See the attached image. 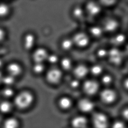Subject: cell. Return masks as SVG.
<instances>
[{"instance_id":"1","label":"cell","mask_w":128,"mask_h":128,"mask_svg":"<svg viewBox=\"0 0 128 128\" xmlns=\"http://www.w3.org/2000/svg\"><path fill=\"white\" fill-rule=\"evenodd\" d=\"M13 104L20 110H25L31 106L35 100L34 95L28 90H23L16 94Z\"/></svg>"},{"instance_id":"2","label":"cell","mask_w":128,"mask_h":128,"mask_svg":"<svg viewBox=\"0 0 128 128\" xmlns=\"http://www.w3.org/2000/svg\"><path fill=\"white\" fill-rule=\"evenodd\" d=\"M92 121L94 128H108L109 122L107 116L102 112L95 113L92 116Z\"/></svg>"},{"instance_id":"3","label":"cell","mask_w":128,"mask_h":128,"mask_svg":"<svg viewBox=\"0 0 128 128\" xmlns=\"http://www.w3.org/2000/svg\"><path fill=\"white\" fill-rule=\"evenodd\" d=\"M7 74L17 78L22 73L23 68L21 64L16 62L9 63L6 68Z\"/></svg>"},{"instance_id":"4","label":"cell","mask_w":128,"mask_h":128,"mask_svg":"<svg viewBox=\"0 0 128 128\" xmlns=\"http://www.w3.org/2000/svg\"><path fill=\"white\" fill-rule=\"evenodd\" d=\"M100 100L106 104H111L115 102L117 94L115 91L111 89H106L102 90L100 95Z\"/></svg>"},{"instance_id":"5","label":"cell","mask_w":128,"mask_h":128,"mask_svg":"<svg viewBox=\"0 0 128 128\" xmlns=\"http://www.w3.org/2000/svg\"><path fill=\"white\" fill-rule=\"evenodd\" d=\"M62 77V73L60 70L53 68L47 73L46 79L47 82L52 84H56L60 81Z\"/></svg>"},{"instance_id":"6","label":"cell","mask_w":128,"mask_h":128,"mask_svg":"<svg viewBox=\"0 0 128 128\" xmlns=\"http://www.w3.org/2000/svg\"><path fill=\"white\" fill-rule=\"evenodd\" d=\"M108 56L112 64L114 65H118L121 63L123 60V55L120 50L117 48H113L108 52Z\"/></svg>"},{"instance_id":"7","label":"cell","mask_w":128,"mask_h":128,"mask_svg":"<svg viewBox=\"0 0 128 128\" xmlns=\"http://www.w3.org/2000/svg\"><path fill=\"white\" fill-rule=\"evenodd\" d=\"M98 84L94 80H88L84 84V90L88 95L95 94L98 91Z\"/></svg>"},{"instance_id":"8","label":"cell","mask_w":128,"mask_h":128,"mask_svg":"<svg viewBox=\"0 0 128 128\" xmlns=\"http://www.w3.org/2000/svg\"><path fill=\"white\" fill-rule=\"evenodd\" d=\"M46 50L43 48H38L34 51L32 58L35 62L43 63L48 56Z\"/></svg>"},{"instance_id":"9","label":"cell","mask_w":128,"mask_h":128,"mask_svg":"<svg viewBox=\"0 0 128 128\" xmlns=\"http://www.w3.org/2000/svg\"><path fill=\"white\" fill-rule=\"evenodd\" d=\"M78 108L82 112L89 113L93 110L94 108V102L90 99L83 98L78 102Z\"/></svg>"},{"instance_id":"10","label":"cell","mask_w":128,"mask_h":128,"mask_svg":"<svg viewBox=\"0 0 128 128\" xmlns=\"http://www.w3.org/2000/svg\"><path fill=\"white\" fill-rule=\"evenodd\" d=\"M74 43L80 47H84L88 45L89 38L85 33L80 32L75 35L73 39Z\"/></svg>"},{"instance_id":"11","label":"cell","mask_w":128,"mask_h":128,"mask_svg":"<svg viewBox=\"0 0 128 128\" xmlns=\"http://www.w3.org/2000/svg\"><path fill=\"white\" fill-rule=\"evenodd\" d=\"M23 47L24 50L30 51L33 48L36 43V37L32 33H27L23 38Z\"/></svg>"},{"instance_id":"12","label":"cell","mask_w":128,"mask_h":128,"mask_svg":"<svg viewBox=\"0 0 128 128\" xmlns=\"http://www.w3.org/2000/svg\"><path fill=\"white\" fill-rule=\"evenodd\" d=\"M88 121L84 116H78L74 117L71 121V125L73 128H86Z\"/></svg>"},{"instance_id":"13","label":"cell","mask_w":128,"mask_h":128,"mask_svg":"<svg viewBox=\"0 0 128 128\" xmlns=\"http://www.w3.org/2000/svg\"><path fill=\"white\" fill-rule=\"evenodd\" d=\"M20 122L19 120L14 116H10L4 120L2 128H19Z\"/></svg>"},{"instance_id":"14","label":"cell","mask_w":128,"mask_h":128,"mask_svg":"<svg viewBox=\"0 0 128 128\" xmlns=\"http://www.w3.org/2000/svg\"><path fill=\"white\" fill-rule=\"evenodd\" d=\"M14 107L12 102L4 99L0 102V112L3 114H9L12 112Z\"/></svg>"},{"instance_id":"15","label":"cell","mask_w":128,"mask_h":128,"mask_svg":"<svg viewBox=\"0 0 128 128\" xmlns=\"http://www.w3.org/2000/svg\"><path fill=\"white\" fill-rule=\"evenodd\" d=\"M118 26V22L113 19H108L104 21L103 29L107 32H113L116 31Z\"/></svg>"},{"instance_id":"16","label":"cell","mask_w":128,"mask_h":128,"mask_svg":"<svg viewBox=\"0 0 128 128\" xmlns=\"http://www.w3.org/2000/svg\"><path fill=\"white\" fill-rule=\"evenodd\" d=\"M86 10L90 16H95L100 13V7L95 2H90L86 4Z\"/></svg>"},{"instance_id":"17","label":"cell","mask_w":128,"mask_h":128,"mask_svg":"<svg viewBox=\"0 0 128 128\" xmlns=\"http://www.w3.org/2000/svg\"><path fill=\"white\" fill-rule=\"evenodd\" d=\"M88 68L83 65H80L76 66L74 70L75 76L78 78H84L88 74Z\"/></svg>"},{"instance_id":"18","label":"cell","mask_w":128,"mask_h":128,"mask_svg":"<svg viewBox=\"0 0 128 128\" xmlns=\"http://www.w3.org/2000/svg\"><path fill=\"white\" fill-rule=\"evenodd\" d=\"M0 93L2 96L5 100H8L12 98H14L16 94L15 90L12 86H5L2 89Z\"/></svg>"},{"instance_id":"19","label":"cell","mask_w":128,"mask_h":128,"mask_svg":"<svg viewBox=\"0 0 128 128\" xmlns=\"http://www.w3.org/2000/svg\"><path fill=\"white\" fill-rule=\"evenodd\" d=\"M59 107L63 110L69 109L72 106L71 99L68 97H62L59 99L58 102Z\"/></svg>"},{"instance_id":"20","label":"cell","mask_w":128,"mask_h":128,"mask_svg":"<svg viewBox=\"0 0 128 128\" xmlns=\"http://www.w3.org/2000/svg\"><path fill=\"white\" fill-rule=\"evenodd\" d=\"M10 12V8L7 4L0 3V18H3L8 16Z\"/></svg>"},{"instance_id":"21","label":"cell","mask_w":128,"mask_h":128,"mask_svg":"<svg viewBox=\"0 0 128 128\" xmlns=\"http://www.w3.org/2000/svg\"><path fill=\"white\" fill-rule=\"evenodd\" d=\"M16 82V78L8 74L3 76L2 80V84L5 85V86H12Z\"/></svg>"},{"instance_id":"22","label":"cell","mask_w":128,"mask_h":128,"mask_svg":"<svg viewBox=\"0 0 128 128\" xmlns=\"http://www.w3.org/2000/svg\"><path fill=\"white\" fill-rule=\"evenodd\" d=\"M44 70L45 66L43 63L35 62L32 67V70L36 74H40L43 72Z\"/></svg>"},{"instance_id":"23","label":"cell","mask_w":128,"mask_h":128,"mask_svg":"<svg viewBox=\"0 0 128 128\" xmlns=\"http://www.w3.org/2000/svg\"><path fill=\"white\" fill-rule=\"evenodd\" d=\"M125 36L122 34H119L112 38L111 42L114 45H120L124 42Z\"/></svg>"},{"instance_id":"24","label":"cell","mask_w":128,"mask_h":128,"mask_svg":"<svg viewBox=\"0 0 128 128\" xmlns=\"http://www.w3.org/2000/svg\"><path fill=\"white\" fill-rule=\"evenodd\" d=\"M74 42L70 38H66L62 41L61 46L62 49L65 50H70L73 47Z\"/></svg>"},{"instance_id":"25","label":"cell","mask_w":128,"mask_h":128,"mask_svg":"<svg viewBox=\"0 0 128 128\" xmlns=\"http://www.w3.org/2000/svg\"><path fill=\"white\" fill-rule=\"evenodd\" d=\"M90 32L93 36L98 37L102 35L103 30L99 26H93L90 29Z\"/></svg>"},{"instance_id":"26","label":"cell","mask_w":128,"mask_h":128,"mask_svg":"<svg viewBox=\"0 0 128 128\" xmlns=\"http://www.w3.org/2000/svg\"><path fill=\"white\" fill-rule=\"evenodd\" d=\"M61 65L64 69L68 70L70 69L72 66V62L70 59L68 58L62 59L61 62Z\"/></svg>"},{"instance_id":"27","label":"cell","mask_w":128,"mask_h":128,"mask_svg":"<svg viewBox=\"0 0 128 128\" xmlns=\"http://www.w3.org/2000/svg\"><path fill=\"white\" fill-rule=\"evenodd\" d=\"M103 69L102 66L99 65H95L92 66L90 69V72L94 76L99 75L102 73Z\"/></svg>"},{"instance_id":"28","label":"cell","mask_w":128,"mask_h":128,"mask_svg":"<svg viewBox=\"0 0 128 128\" xmlns=\"http://www.w3.org/2000/svg\"><path fill=\"white\" fill-rule=\"evenodd\" d=\"M84 14V10L80 7H76L73 10V14L76 18H81L83 16Z\"/></svg>"},{"instance_id":"29","label":"cell","mask_w":128,"mask_h":128,"mask_svg":"<svg viewBox=\"0 0 128 128\" xmlns=\"http://www.w3.org/2000/svg\"><path fill=\"white\" fill-rule=\"evenodd\" d=\"M112 128H127L126 126L123 122L117 121L113 122Z\"/></svg>"},{"instance_id":"30","label":"cell","mask_w":128,"mask_h":128,"mask_svg":"<svg viewBox=\"0 0 128 128\" xmlns=\"http://www.w3.org/2000/svg\"><path fill=\"white\" fill-rule=\"evenodd\" d=\"M102 82L105 85H109L112 82V78L109 75H106L102 77Z\"/></svg>"},{"instance_id":"31","label":"cell","mask_w":128,"mask_h":128,"mask_svg":"<svg viewBox=\"0 0 128 128\" xmlns=\"http://www.w3.org/2000/svg\"><path fill=\"white\" fill-rule=\"evenodd\" d=\"M47 60L50 64H54L56 63L58 60V57L56 55L51 54L50 55H48Z\"/></svg>"},{"instance_id":"32","label":"cell","mask_w":128,"mask_h":128,"mask_svg":"<svg viewBox=\"0 0 128 128\" xmlns=\"http://www.w3.org/2000/svg\"><path fill=\"white\" fill-rule=\"evenodd\" d=\"M97 55L100 58H104L108 56V52L104 48H100L97 52Z\"/></svg>"},{"instance_id":"33","label":"cell","mask_w":128,"mask_h":128,"mask_svg":"<svg viewBox=\"0 0 128 128\" xmlns=\"http://www.w3.org/2000/svg\"><path fill=\"white\" fill-rule=\"evenodd\" d=\"M6 36V32L3 28L0 27V42H3Z\"/></svg>"},{"instance_id":"34","label":"cell","mask_w":128,"mask_h":128,"mask_svg":"<svg viewBox=\"0 0 128 128\" xmlns=\"http://www.w3.org/2000/svg\"><path fill=\"white\" fill-rule=\"evenodd\" d=\"M80 84L79 82L76 80H72L70 83V85L73 88H77Z\"/></svg>"},{"instance_id":"35","label":"cell","mask_w":128,"mask_h":128,"mask_svg":"<svg viewBox=\"0 0 128 128\" xmlns=\"http://www.w3.org/2000/svg\"><path fill=\"white\" fill-rule=\"evenodd\" d=\"M122 116L123 117L125 118V120H127L128 117V109H124L122 112Z\"/></svg>"},{"instance_id":"36","label":"cell","mask_w":128,"mask_h":128,"mask_svg":"<svg viewBox=\"0 0 128 128\" xmlns=\"http://www.w3.org/2000/svg\"><path fill=\"white\" fill-rule=\"evenodd\" d=\"M4 64V63L3 60L0 58V69L3 66Z\"/></svg>"},{"instance_id":"37","label":"cell","mask_w":128,"mask_h":128,"mask_svg":"<svg viewBox=\"0 0 128 128\" xmlns=\"http://www.w3.org/2000/svg\"><path fill=\"white\" fill-rule=\"evenodd\" d=\"M3 77V75L2 74L1 72L0 71V84H2V80Z\"/></svg>"},{"instance_id":"38","label":"cell","mask_w":128,"mask_h":128,"mask_svg":"<svg viewBox=\"0 0 128 128\" xmlns=\"http://www.w3.org/2000/svg\"><path fill=\"white\" fill-rule=\"evenodd\" d=\"M86 128H88V127H86Z\"/></svg>"}]
</instances>
